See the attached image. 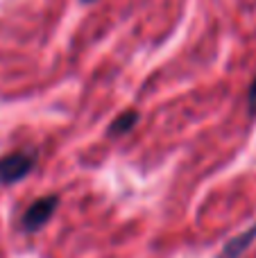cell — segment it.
<instances>
[{
  "label": "cell",
  "mask_w": 256,
  "mask_h": 258,
  "mask_svg": "<svg viewBox=\"0 0 256 258\" xmlns=\"http://www.w3.org/2000/svg\"><path fill=\"white\" fill-rule=\"evenodd\" d=\"M34 165H36V152L32 150L12 152V154L3 156L0 159V183L9 186V183L21 181L34 170Z\"/></svg>",
  "instance_id": "obj_1"
},
{
  "label": "cell",
  "mask_w": 256,
  "mask_h": 258,
  "mask_svg": "<svg viewBox=\"0 0 256 258\" xmlns=\"http://www.w3.org/2000/svg\"><path fill=\"white\" fill-rule=\"evenodd\" d=\"M59 206V197L57 195H45V197H39L34 200L27 211L23 213V220H21V227L23 231L32 233V231H39L48 224V220L52 218V213L57 211Z\"/></svg>",
  "instance_id": "obj_2"
},
{
  "label": "cell",
  "mask_w": 256,
  "mask_h": 258,
  "mask_svg": "<svg viewBox=\"0 0 256 258\" xmlns=\"http://www.w3.org/2000/svg\"><path fill=\"white\" fill-rule=\"evenodd\" d=\"M254 240H256V224L249 227L247 231L238 233L236 238H231V240L222 247V251L218 254V258H240V254H243Z\"/></svg>",
  "instance_id": "obj_3"
},
{
  "label": "cell",
  "mask_w": 256,
  "mask_h": 258,
  "mask_svg": "<svg viewBox=\"0 0 256 258\" xmlns=\"http://www.w3.org/2000/svg\"><path fill=\"white\" fill-rule=\"evenodd\" d=\"M139 122V113L136 111H122L116 120L109 125V136L111 138H118V136H125L127 132H132L134 125Z\"/></svg>",
  "instance_id": "obj_4"
},
{
  "label": "cell",
  "mask_w": 256,
  "mask_h": 258,
  "mask_svg": "<svg viewBox=\"0 0 256 258\" xmlns=\"http://www.w3.org/2000/svg\"><path fill=\"white\" fill-rule=\"evenodd\" d=\"M247 107H249V113L256 116V77L252 84H249V91H247Z\"/></svg>",
  "instance_id": "obj_5"
},
{
  "label": "cell",
  "mask_w": 256,
  "mask_h": 258,
  "mask_svg": "<svg viewBox=\"0 0 256 258\" xmlns=\"http://www.w3.org/2000/svg\"><path fill=\"white\" fill-rule=\"evenodd\" d=\"M86 3H93V0H86Z\"/></svg>",
  "instance_id": "obj_6"
}]
</instances>
